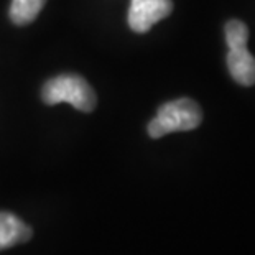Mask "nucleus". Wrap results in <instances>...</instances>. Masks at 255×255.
<instances>
[{
  "label": "nucleus",
  "mask_w": 255,
  "mask_h": 255,
  "mask_svg": "<svg viewBox=\"0 0 255 255\" xmlns=\"http://www.w3.org/2000/svg\"><path fill=\"white\" fill-rule=\"evenodd\" d=\"M173 12L171 0H132L128 8V26L135 33H146L156 21Z\"/></svg>",
  "instance_id": "20e7f679"
},
{
  "label": "nucleus",
  "mask_w": 255,
  "mask_h": 255,
  "mask_svg": "<svg viewBox=\"0 0 255 255\" xmlns=\"http://www.w3.org/2000/svg\"><path fill=\"white\" fill-rule=\"evenodd\" d=\"M226 41L229 46L227 68L236 83L242 86L255 84V58L247 50L249 28L239 20H231L226 25Z\"/></svg>",
  "instance_id": "7ed1b4c3"
},
{
  "label": "nucleus",
  "mask_w": 255,
  "mask_h": 255,
  "mask_svg": "<svg viewBox=\"0 0 255 255\" xmlns=\"http://www.w3.org/2000/svg\"><path fill=\"white\" fill-rule=\"evenodd\" d=\"M41 99L48 106L69 102L83 112L94 111L97 104L94 91L79 74H61L50 79L41 89Z\"/></svg>",
  "instance_id": "f257e3e1"
},
{
  "label": "nucleus",
  "mask_w": 255,
  "mask_h": 255,
  "mask_svg": "<svg viewBox=\"0 0 255 255\" xmlns=\"http://www.w3.org/2000/svg\"><path fill=\"white\" fill-rule=\"evenodd\" d=\"M31 239V229L12 213H0V251Z\"/></svg>",
  "instance_id": "39448f33"
},
{
  "label": "nucleus",
  "mask_w": 255,
  "mask_h": 255,
  "mask_svg": "<svg viewBox=\"0 0 255 255\" xmlns=\"http://www.w3.org/2000/svg\"><path fill=\"white\" fill-rule=\"evenodd\" d=\"M203 111L193 99H176L166 102L158 109L156 117L148 124V135L160 138L173 132H189L201 126Z\"/></svg>",
  "instance_id": "f03ea898"
},
{
  "label": "nucleus",
  "mask_w": 255,
  "mask_h": 255,
  "mask_svg": "<svg viewBox=\"0 0 255 255\" xmlns=\"http://www.w3.org/2000/svg\"><path fill=\"white\" fill-rule=\"evenodd\" d=\"M45 3L46 0H12L8 12L10 20L15 25H28L38 17Z\"/></svg>",
  "instance_id": "423d86ee"
}]
</instances>
